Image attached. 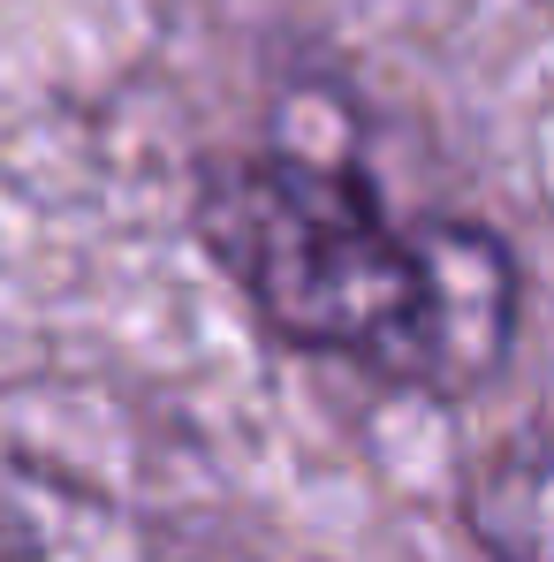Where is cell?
<instances>
[{
  "label": "cell",
  "mask_w": 554,
  "mask_h": 562,
  "mask_svg": "<svg viewBox=\"0 0 554 562\" xmlns=\"http://www.w3.org/2000/svg\"><path fill=\"white\" fill-rule=\"evenodd\" d=\"M213 267L281 342L395 387L456 395L517 335V267L471 221H395L365 168L304 145L213 160L197 190Z\"/></svg>",
  "instance_id": "1"
}]
</instances>
